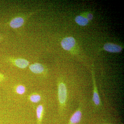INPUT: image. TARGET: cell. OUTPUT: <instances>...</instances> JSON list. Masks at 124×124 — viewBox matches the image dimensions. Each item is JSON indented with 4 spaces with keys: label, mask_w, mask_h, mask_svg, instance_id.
Returning a JSON list of instances; mask_svg holds the SVG:
<instances>
[{
    "label": "cell",
    "mask_w": 124,
    "mask_h": 124,
    "mask_svg": "<svg viewBox=\"0 0 124 124\" xmlns=\"http://www.w3.org/2000/svg\"><path fill=\"white\" fill-rule=\"evenodd\" d=\"M76 22L81 26H85L88 24L89 20L84 16L79 15L77 16L75 19Z\"/></svg>",
    "instance_id": "52a82bcc"
},
{
    "label": "cell",
    "mask_w": 124,
    "mask_h": 124,
    "mask_svg": "<svg viewBox=\"0 0 124 124\" xmlns=\"http://www.w3.org/2000/svg\"><path fill=\"white\" fill-rule=\"evenodd\" d=\"M93 101L96 106H99L100 104V99L99 95L97 90L95 82L94 84V90L93 96Z\"/></svg>",
    "instance_id": "9c48e42d"
},
{
    "label": "cell",
    "mask_w": 124,
    "mask_h": 124,
    "mask_svg": "<svg viewBox=\"0 0 124 124\" xmlns=\"http://www.w3.org/2000/svg\"><path fill=\"white\" fill-rule=\"evenodd\" d=\"M16 91L19 94H23L25 93L26 89L25 87L22 85H18L16 89Z\"/></svg>",
    "instance_id": "7c38bea8"
},
{
    "label": "cell",
    "mask_w": 124,
    "mask_h": 124,
    "mask_svg": "<svg viewBox=\"0 0 124 124\" xmlns=\"http://www.w3.org/2000/svg\"><path fill=\"white\" fill-rule=\"evenodd\" d=\"M16 65L20 68H25L28 66L29 62L23 59H18L15 61Z\"/></svg>",
    "instance_id": "ba28073f"
},
{
    "label": "cell",
    "mask_w": 124,
    "mask_h": 124,
    "mask_svg": "<svg viewBox=\"0 0 124 124\" xmlns=\"http://www.w3.org/2000/svg\"><path fill=\"white\" fill-rule=\"evenodd\" d=\"M67 92L66 86L63 82L60 83L58 87V97L59 101L61 104L63 105L66 101Z\"/></svg>",
    "instance_id": "6da1fadb"
},
{
    "label": "cell",
    "mask_w": 124,
    "mask_h": 124,
    "mask_svg": "<svg viewBox=\"0 0 124 124\" xmlns=\"http://www.w3.org/2000/svg\"><path fill=\"white\" fill-rule=\"evenodd\" d=\"M75 44V40L72 37L64 38L61 42V45L63 48L67 51L70 50L74 47Z\"/></svg>",
    "instance_id": "7a4b0ae2"
},
{
    "label": "cell",
    "mask_w": 124,
    "mask_h": 124,
    "mask_svg": "<svg viewBox=\"0 0 124 124\" xmlns=\"http://www.w3.org/2000/svg\"><path fill=\"white\" fill-rule=\"evenodd\" d=\"M30 100L33 103H37L41 100L40 96L38 94H33L31 95L30 98Z\"/></svg>",
    "instance_id": "8fae6325"
},
{
    "label": "cell",
    "mask_w": 124,
    "mask_h": 124,
    "mask_svg": "<svg viewBox=\"0 0 124 124\" xmlns=\"http://www.w3.org/2000/svg\"><path fill=\"white\" fill-rule=\"evenodd\" d=\"M82 117V113L80 111L78 110L72 115L70 119L71 124H76L80 122Z\"/></svg>",
    "instance_id": "277c9868"
},
{
    "label": "cell",
    "mask_w": 124,
    "mask_h": 124,
    "mask_svg": "<svg viewBox=\"0 0 124 124\" xmlns=\"http://www.w3.org/2000/svg\"><path fill=\"white\" fill-rule=\"evenodd\" d=\"M29 68L32 72L35 73H41L44 69L42 64L37 63L31 65L29 66Z\"/></svg>",
    "instance_id": "8992f818"
},
{
    "label": "cell",
    "mask_w": 124,
    "mask_h": 124,
    "mask_svg": "<svg viewBox=\"0 0 124 124\" xmlns=\"http://www.w3.org/2000/svg\"><path fill=\"white\" fill-rule=\"evenodd\" d=\"M86 18H87L89 21H90L93 19V15L92 14L89 13L86 15Z\"/></svg>",
    "instance_id": "4fadbf2b"
},
{
    "label": "cell",
    "mask_w": 124,
    "mask_h": 124,
    "mask_svg": "<svg viewBox=\"0 0 124 124\" xmlns=\"http://www.w3.org/2000/svg\"><path fill=\"white\" fill-rule=\"evenodd\" d=\"M24 23V20L22 18L17 17L12 20L10 23V26L13 28H18L22 26Z\"/></svg>",
    "instance_id": "5b68a950"
},
{
    "label": "cell",
    "mask_w": 124,
    "mask_h": 124,
    "mask_svg": "<svg viewBox=\"0 0 124 124\" xmlns=\"http://www.w3.org/2000/svg\"><path fill=\"white\" fill-rule=\"evenodd\" d=\"M43 109H44V108H43V106L41 105L38 106L37 108V116L39 121H40L41 119Z\"/></svg>",
    "instance_id": "30bf717a"
},
{
    "label": "cell",
    "mask_w": 124,
    "mask_h": 124,
    "mask_svg": "<svg viewBox=\"0 0 124 124\" xmlns=\"http://www.w3.org/2000/svg\"><path fill=\"white\" fill-rule=\"evenodd\" d=\"M103 48L106 51L110 53H119L122 50V47L120 45L110 43L105 44Z\"/></svg>",
    "instance_id": "3957f363"
}]
</instances>
